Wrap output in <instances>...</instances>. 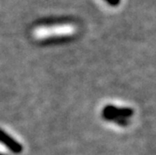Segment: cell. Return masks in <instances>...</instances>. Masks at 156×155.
I'll list each match as a JSON object with an SVG mask.
<instances>
[{
  "label": "cell",
  "instance_id": "7a4b0ae2",
  "mask_svg": "<svg viewBox=\"0 0 156 155\" xmlns=\"http://www.w3.org/2000/svg\"><path fill=\"white\" fill-rule=\"evenodd\" d=\"M105 1L108 2V5H110L112 7H117L121 3V0H105Z\"/></svg>",
  "mask_w": 156,
  "mask_h": 155
},
{
  "label": "cell",
  "instance_id": "6da1fadb",
  "mask_svg": "<svg viewBox=\"0 0 156 155\" xmlns=\"http://www.w3.org/2000/svg\"><path fill=\"white\" fill-rule=\"evenodd\" d=\"M0 143L5 145L9 150L14 153H20L23 150V146L14 139L12 136L8 135L5 131L0 129Z\"/></svg>",
  "mask_w": 156,
  "mask_h": 155
}]
</instances>
